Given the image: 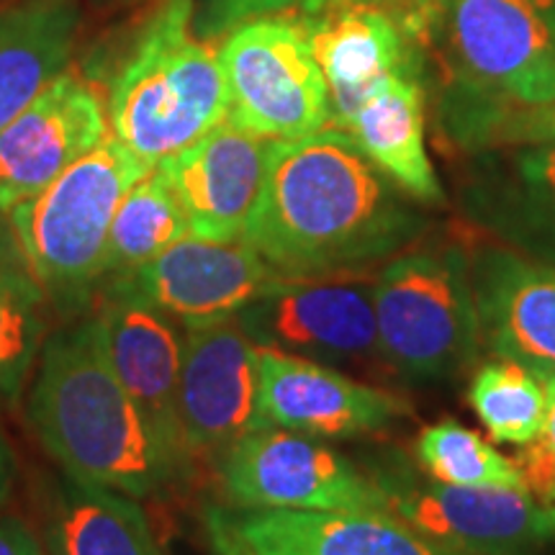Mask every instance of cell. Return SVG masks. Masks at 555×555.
I'll use <instances>...</instances> for the list:
<instances>
[{
  "instance_id": "cell-24",
  "label": "cell",
  "mask_w": 555,
  "mask_h": 555,
  "mask_svg": "<svg viewBox=\"0 0 555 555\" xmlns=\"http://www.w3.org/2000/svg\"><path fill=\"white\" fill-rule=\"evenodd\" d=\"M189 219L165 172L152 168L116 208L103 253V283L134 273L176 242L189 237Z\"/></svg>"
},
{
  "instance_id": "cell-4",
  "label": "cell",
  "mask_w": 555,
  "mask_h": 555,
  "mask_svg": "<svg viewBox=\"0 0 555 555\" xmlns=\"http://www.w3.org/2000/svg\"><path fill=\"white\" fill-rule=\"evenodd\" d=\"M150 170L152 165L108 131L99 147L5 214L26 266L65 319L86 314L99 296L111 221Z\"/></svg>"
},
{
  "instance_id": "cell-16",
  "label": "cell",
  "mask_w": 555,
  "mask_h": 555,
  "mask_svg": "<svg viewBox=\"0 0 555 555\" xmlns=\"http://www.w3.org/2000/svg\"><path fill=\"white\" fill-rule=\"evenodd\" d=\"M275 139L221 121L191 147L157 163L189 219L191 237L245 240Z\"/></svg>"
},
{
  "instance_id": "cell-2",
  "label": "cell",
  "mask_w": 555,
  "mask_h": 555,
  "mask_svg": "<svg viewBox=\"0 0 555 555\" xmlns=\"http://www.w3.org/2000/svg\"><path fill=\"white\" fill-rule=\"evenodd\" d=\"M26 422L75 481L147 499L165 494L191 470L131 399L99 314L65 319L47 335L26 397Z\"/></svg>"
},
{
  "instance_id": "cell-33",
  "label": "cell",
  "mask_w": 555,
  "mask_h": 555,
  "mask_svg": "<svg viewBox=\"0 0 555 555\" xmlns=\"http://www.w3.org/2000/svg\"><path fill=\"white\" fill-rule=\"evenodd\" d=\"M13 474H16V466H13L11 446H9V440H5L3 429H0V509H3L5 499H9V494H11Z\"/></svg>"
},
{
  "instance_id": "cell-9",
  "label": "cell",
  "mask_w": 555,
  "mask_h": 555,
  "mask_svg": "<svg viewBox=\"0 0 555 555\" xmlns=\"http://www.w3.org/2000/svg\"><path fill=\"white\" fill-rule=\"evenodd\" d=\"M386 512L422 538L457 555H538L555 538L545 512L527 491L468 489L416 474L391 453L373 470Z\"/></svg>"
},
{
  "instance_id": "cell-34",
  "label": "cell",
  "mask_w": 555,
  "mask_h": 555,
  "mask_svg": "<svg viewBox=\"0 0 555 555\" xmlns=\"http://www.w3.org/2000/svg\"><path fill=\"white\" fill-rule=\"evenodd\" d=\"M44 551H47V555H60V551H57V547H54V543H50V540H47V543H44Z\"/></svg>"
},
{
  "instance_id": "cell-10",
  "label": "cell",
  "mask_w": 555,
  "mask_h": 555,
  "mask_svg": "<svg viewBox=\"0 0 555 555\" xmlns=\"http://www.w3.org/2000/svg\"><path fill=\"white\" fill-rule=\"evenodd\" d=\"M214 466L234 506L386 512L384 491L373 476L311 435L281 427L253 429Z\"/></svg>"
},
{
  "instance_id": "cell-32",
  "label": "cell",
  "mask_w": 555,
  "mask_h": 555,
  "mask_svg": "<svg viewBox=\"0 0 555 555\" xmlns=\"http://www.w3.org/2000/svg\"><path fill=\"white\" fill-rule=\"evenodd\" d=\"M0 555H47V551L24 519L5 515L0 517Z\"/></svg>"
},
{
  "instance_id": "cell-14",
  "label": "cell",
  "mask_w": 555,
  "mask_h": 555,
  "mask_svg": "<svg viewBox=\"0 0 555 555\" xmlns=\"http://www.w3.org/2000/svg\"><path fill=\"white\" fill-rule=\"evenodd\" d=\"M304 26L327 82L332 129H345L384 82L422 73L427 31L391 9L352 3L309 16Z\"/></svg>"
},
{
  "instance_id": "cell-22",
  "label": "cell",
  "mask_w": 555,
  "mask_h": 555,
  "mask_svg": "<svg viewBox=\"0 0 555 555\" xmlns=\"http://www.w3.org/2000/svg\"><path fill=\"white\" fill-rule=\"evenodd\" d=\"M47 540L60 555H163L134 496L69 476L54 483Z\"/></svg>"
},
{
  "instance_id": "cell-19",
  "label": "cell",
  "mask_w": 555,
  "mask_h": 555,
  "mask_svg": "<svg viewBox=\"0 0 555 555\" xmlns=\"http://www.w3.org/2000/svg\"><path fill=\"white\" fill-rule=\"evenodd\" d=\"M99 317L116 373L172 453L191 466L178 414L185 327L127 294L99 291Z\"/></svg>"
},
{
  "instance_id": "cell-1",
  "label": "cell",
  "mask_w": 555,
  "mask_h": 555,
  "mask_svg": "<svg viewBox=\"0 0 555 555\" xmlns=\"http://www.w3.org/2000/svg\"><path fill=\"white\" fill-rule=\"evenodd\" d=\"M412 198L343 129L275 142L245 240L278 275L360 273L425 229Z\"/></svg>"
},
{
  "instance_id": "cell-7",
  "label": "cell",
  "mask_w": 555,
  "mask_h": 555,
  "mask_svg": "<svg viewBox=\"0 0 555 555\" xmlns=\"http://www.w3.org/2000/svg\"><path fill=\"white\" fill-rule=\"evenodd\" d=\"M229 119L275 142L330 129V95L304 21L260 16L229 34L219 50Z\"/></svg>"
},
{
  "instance_id": "cell-26",
  "label": "cell",
  "mask_w": 555,
  "mask_h": 555,
  "mask_svg": "<svg viewBox=\"0 0 555 555\" xmlns=\"http://www.w3.org/2000/svg\"><path fill=\"white\" fill-rule=\"evenodd\" d=\"M416 463L422 474L442 483L468 486V489H525L522 474L515 461L499 453L474 429L461 422L446 420L429 425L416 437Z\"/></svg>"
},
{
  "instance_id": "cell-3",
  "label": "cell",
  "mask_w": 555,
  "mask_h": 555,
  "mask_svg": "<svg viewBox=\"0 0 555 555\" xmlns=\"http://www.w3.org/2000/svg\"><path fill=\"white\" fill-rule=\"evenodd\" d=\"M191 26L193 0H159L108 90L111 134L152 168L229 119L219 52Z\"/></svg>"
},
{
  "instance_id": "cell-18",
  "label": "cell",
  "mask_w": 555,
  "mask_h": 555,
  "mask_svg": "<svg viewBox=\"0 0 555 555\" xmlns=\"http://www.w3.org/2000/svg\"><path fill=\"white\" fill-rule=\"evenodd\" d=\"M483 345L496 358L555 376V266L504 247H486L470 260Z\"/></svg>"
},
{
  "instance_id": "cell-6",
  "label": "cell",
  "mask_w": 555,
  "mask_h": 555,
  "mask_svg": "<svg viewBox=\"0 0 555 555\" xmlns=\"http://www.w3.org/2000/svg\"><path fill=\"white\" fill-rule=\"evenodd\" d=\"M446 106L555 103V0H442Z\"/></svg>"
},
{
  "instance_id": "cell-17",
  "label": "cell",
  "mask_w": 555,
  "mask_h": 555,
  "mask_svg": "<svg viewBox=\"0 0 555 555\" xmlns=\"http://www.w3.org/2000/svg\"><path fill=\"white\" fill-rule=\"evenodd\" d=\"M260 427L345 440L386 429L409 414L384 388L347 378L337 367L260 347Z\"/></svg>"
},
{
  "instance_id": "cell-35",
  "label": "cell",
  "mask_w": 555,
  "mask_h": 555,
  "mask_svg": "<svg viewBox=\"0 0 555 555\" xmlns=\"http://www.w3.org/2000/svg\"><path fill=\"white\" fill-rule=\"evenodd\" d=\"M219 551V555H237V553H232V551H227V547H217Z\"/></svg>"
},
{
  "instance_id": "cell-11",
  "label": "cell",
  "mask_w": 555,
  "mask_h": 555,
  "mask_svg": "<svg viewBox=\"0 0 555 555\" xmlns=\"http://www.w3.org/2000/svg\"><path fill=\"white\" fill-rule=\"evenodd\" d=\"M275 275L247 240L208 242L189 234L134 273L111 278L101 291L139 298L185 330H201L237 317Z\"/></svg>"
},
{
  "instance_id": "cell-20",
  "label": "cell",
  "mask_w": 555,
  "mask_h": 555,
  "mask_svg": "<svg viewBox=\"0 0 555 555\" xmlns=\"http://www.w3.org/2000/svg\"><path fill=\"white\" fill-rule=\"evenodd\" d=\"M397 189L422 204H442L427 152V95L422 73L397 75L363 101L343 129Z\"/></svg>"
},
{
  "instance_id": "cell-31",
  "label": "cell",
  "mask_w": 555,
  "mask_h": 555,
  "mask_svg": "<svg viewBox=\"0 0 555 555\" xmlns=\"http://www.w3.org/2000/svg\"><path fill=\"white\" fill-rule=\"evenodd\" d=\"M294 3L301 0H214V9H217V26H240L245 21L286 11Z\"/></svg>"
},
{
  "instance_id": "cell-13",
  "label": "cell",
  "mask_w": 555,
  "mask_h": 555,
  "mask_svg": "<svg viewBox=\"0 0 555 555\" xmlns=\"http://www.w3.org/2000/svg\"><path fill=\"white\" fill-rule=\"evenodd\" d=\"M217 547L237 555H457L422 538L391 512L211 509Z\"/></svg>"
},
{
  "instance_id": "cell-29",
  "label": "cell",
  "mask_w": 555,
  "mask_h": 555,
  "mask_svg": "<svg viewBox=\"0 0 555 555\" xmlns=\"http://www.w3.org/2000/svg\"><path fill=\"white\" fill-rule=\"evenodd\" d=\"M545 384V425L532 442H527L515 457V466L522 474L527 494L545 512L555 532V376L540 378Z\"/></svg>"
},
{
  "instance_id": "cell-28",
  "label": "cell",
  "mask_w": 555,
  "mask_h": 555,
  "mask_svg": "<svg viewBox=\"0 0 555 555\" xmlns=\"http://www.w3.org/2000/svg\"><path fill=\"white\" fill-rule=\"evenodd\" d=\"M515 150L509 159L512 214L538 247L555 249V147Z\"/></svg>"
},
{
  "instance_id": "cell-23",
  "label": "cell",
  "mask_w": 555,
  "mask_h": 555,
  "mask_svg": "<svg viewBox=\"0 0 555 555\" xmlns=\"http://www.w3.org/2000/svg\"><path fill=\"white\" fill-rule=\"evenodd\" d=\"M52 309L11 224H0V401H16L37 365Z\"/></svg>"
},
{
  "instance_id": "cell-27",
  "label": "cell",
  "mask_w": 555,
  "mask_h": 555,
  "mask_svg": "<svg viewBox=\"0 0 555 555\" xmlns=\"http://www.w3.org/2000/svg\"><path fill=\"white\" fill-rule=\"evenodd\" d=\"M450 137L466 150L555 147V103L545 106H446Z\"/></svg>"
},
{
  "instance_id": "cell-12",
  "label": "cell",
  "mask_w": 555,
  "mask_h": 555,
  "mask_svg": "<svg viewBox=\"0 0 555 555\" xmlns=\"http://www.w3.org/2000/svg\"><path fill=\"white\" fill-rule=\"evenodd\" d=\"M260 347L237 319L189 330L180 365L178 414L185 450L217 463L234 442L260 429Z\"/></svg>"
},
{
  "instance_id": "cell-8",
  "label": "cell",
  "mask_w": 555,
  "mask_h": 555,
  "mask_svg": "<svg viewBox=\"0 0 555 555\" xmlns=\"http://www.w3.org/2000/svg\"><path fill=\"white\" fill-rule=\"evenodd\" d=\"M234 319L255 345L283 356L330 367L384 363L373 281L356 273L275 275Z\"/></svg>"
},
{
  "instance_id": "cell-5",
  "label": "cell",
  "mask_w": 555,
  "mask_h": 555,
  "mask_svg": "<svg viewBox=\"0 0 555 555\" xmlns=\"http://www.w3.org/2000/svg\"><path fill=\"white\" fill-rule=\"evenodd\" d=\"M384 365L414 386L461 376L481 350L470 260L455 245L406 249L373 281Z\"/></svg>"
},
{
  "instance_id": "cell-25",
  "label": "cell",
  "mask_w": 555,
  "mask_h": 555,
  "mask_svg": "<svg viewBox=\"0 0 555 555\" xmlns=\"http://www.w3.org/2000/svg\"><path fill=\"white\" fill-rule=\"evenodd\" d=\"M468 401L489 435L504 446L522 448L545 425V384L512 360L499 358L478 367Z\"/></svg>"
},
{
  "instance_id": "cell-21",
  "label": "cell",
  "mask_w": 555,
  "mask_h": 555,
  "mask_svg": "<svg viewBox=\"0 0 555 555\" xmlns=\"http://www.w3.org/2000/svg\"><path fill=\"white\" fill-rule=\"evenodd\" d=\"M78 29L75 0H18L0 11V131L65 73Z\"/></svg>"
},
{
  "instance_id": "cell-15",
  "label": "cell",
  "mask_w": 555,
  "mask_h": 555,
  "mask_svg": "<svg viewBox=\"0 0 555 555\" xmlns=\"http://www.w3.org/2000/svg\"><path fill=\"white\" fill-rule=\"evenodd\" d=\"M108 131L99 90L65 69L0 131V214L44 191Z\"/></svg>"
},
{
  "instance_id": "cell-30",
  "label": "cell",
  "mask_w": 555,
  "mask_h": 555,
  "mask_svg": "<svg viewBox=\"0 0 555 555\" xmlns=\"http://www.w3.org/2000/svg\"><path fill=\"white\" fill-rule=\"evenodd\" d=\"M352 3H367V5H380V9H391L401 13V16L412 18L420 29L429 34V26H433L435 18H440L442 0H301L304 13L307 16H317V13L343 9V5Z\"/></svg>"
}]
</instances>
